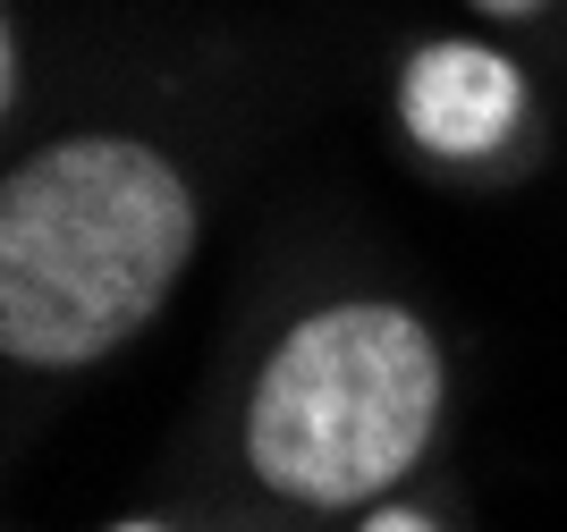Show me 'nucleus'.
Segmentation results:
<instances>
[{
  "mask_svg": "<svg viewBox=\"0 0 567 532\" xmlns=\"http://www.w3.org/2000/svg\"><path fill=\"white\" fill-rule=\"evenodd\" d=\"M450 372L406 304L339 296L288 330L246 397V465L297 508H373L424 465Z\"/></svg>",
  "mask_w": 567,
  "mask_h": 532,
  "instance_id": "f03ea898",
  "label": "nucleus"
},
{
  "mask_svg": "<svg viewBox=\"0 0 567 532\" xmlns=\"http://www.w3.org/2000/svg\"><path fill=\"white\" fill-rule=\"evenodd\" d=\"M111 532H169V524H144V515H136V524H111Z\"/></svg>",
  "mask_w": 567,
  "mask_h": 532,
  "instance_id": "423d86ee",
  "label": "nucleus"
},
{
  "mask_svg": "<svg viewBox=\"0 0 567 532\" xmlns=\"http://www.w3.org/2000/svg\"><path fill=\"white\" fill-rule=\"evenodd\" d=\"M195 186L144 136H60L0 186V347L76 372L127 347L195 254Z\"/></svg>",
  "mask_w": 567,
  "mask_h": 532,
  "instance_id": "f257e3e1",
  "label": "nucleus"
},
{
  "mask_svg": "<svg viewBox=\"0 0 567 532\" xmlns=\"http://www.w3.org/2000/svg\"><path fill=\"white\" fill-rule=\"evenodd\" d=\"M466 9H483V18H534V9H550V0H466Z\"/></svg>",
  "mask_w": 567,
  "mask_h": 532,
  "instance_id": "39448f33",
  "label": "nucleus"
},
{
  "mask_svg": "<svg viewBox=\"0 0 567 532\" xmlns=\"http://www.w3.org/2000/svg\"><path fill=\"white\" fill-rule=\"evenodd\" d=\"M355 532H441V524H432L424 508H406V499H373Z\"/></svg>",
  "mask_w": 567,
  "mask_h": 532,
  "instance_id": "20e7f679",
  "label": "nucleus"
},
{
  "mask_svg": "<svg viewBox=\"0 0 567 532\" xmlns=\"http://www.w3.org/2000/svg\"><path fill=\"white\" fill-rule=\"evenodd\" d=\"M525 111H534L525 69L492 43H457L450 34V43L406 51V69H399L406 136L424 144V153H441V161H483V153H499V144L525 127Z\"/></svg>",
  "mask_w": 567,
  "mask_h": 532,
  "instance_id": "7ed1b4c3",
  "label": "nucleus"
}]
</instances>
